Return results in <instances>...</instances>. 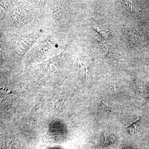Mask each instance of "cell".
Instances as JSON below:
<instances>
[{
  "label": "cell",
  "instance_id": "cell-1",
  "mask_svg": "<svg viewBox=\"0 0 149 149\" xmlns=\"http://www.w3.org/2000/svg\"><path fill=\"white\" fill-rule=\"evenodd\" d=\"M141 123V118H140L130 125L125 127V128L128 130V133L130 134L134 135L138 130V128L140 127Z\"/></svg>",
  "mask_w": 149,
  "mask_h": 149
},
{
  "label": "cell",
  "instance_id": "cell-2",
  "mask_svg": "<svg viewBox=\"0 0 149 149\" xmlns=\"http://www.w3.org/2000/svg\"><path fill=\"white\" fill-rule=\"evenodd\" d=\"M80 70L82 72V74L84 77L85 82L89 83L90 82V79L89 76V69L88 66L84 65L83 64L80 65Z\"/></svg>",
  "mask_w": 149,
  "mask_h": 149
},
{
  "label": "cell",
  "instance_id": "cell-3",
  "mask_svg": "<svg viewBox=\"0 0 149 149\" xmlns=\"http://www.w3.org/2000/svg\"><path fill=\"white\" fill-rule=\"evenodd\" d=\"M101 105L105 109H106L107 110L109 111H112L110 109V108L109 107L108 104H107L105 103L104 102L102 101L101 102Z\"/></svg>",
  "mask_w": 149,
  "mask_h": 149
}]
</instances>
